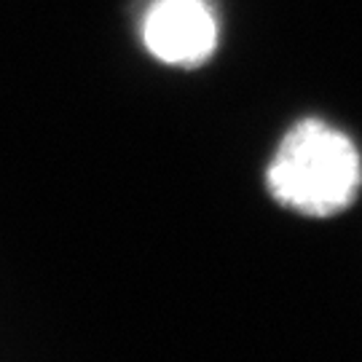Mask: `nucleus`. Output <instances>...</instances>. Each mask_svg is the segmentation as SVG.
Here are the masks:
<instances>
[{
  "instance_id": "nucleus-1",
  "label": "nucleus",
  "mask_w": 362,
  "mask_h": 362,
  "mask_svg": "<svg viewBox=\"0 0 362 362\" xmlns=\"http://www.w3.org/2000/svg\"><path fill=\"white\" fill-rule=\"evenodd\" d=\"M266 191L303 218H333L362 191V156L346 132L320 118H300L282 134L266 167Z\"/></svg>"
},
{
  "instance_id": "nucleus-2",
  "label": "nucleus",
  "mask_w": 362,
  "mask_h": 362,
  "mask_svg": "<svg viewBox=\"0 0 362 362\" xmlns=\"http://www.w3.org/2000/svg\"><path fill=\"white\" fill-rule=\"evenodd\" d=\"M143 40L156 59L191 70L218 49V19L207 0H156L145 13Z\"/></svg>"
}]
</instances>
